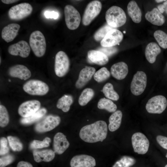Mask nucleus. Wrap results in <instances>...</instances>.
Masks as SVG:
<instances>
[{
    "label": "nucleus",
    "instance_id": "f257e3e1",
    "mask_svg": "<svg viewBox=\"0 0 167 167\" xmlns=\"http://www.w3.org/2000/svg\"><path fill=\"white\" fill-rule=\"evenodd\" d=\"M107 131L106 122L99 120L83 127L80 130L79 136L86 142L94 143L102 142L106 137Z\"/></svg>",
    "mask_w": 167,
    "mask_h": 167
},
{
    "label": "nucleus",
    "instance_id": "f03ea898",
    "mask_svg": "<svg viewBox=\"0 0 167 167\" xmlns=\"http://www.w3.org/2000/svg\"><path fill=\"white\" fill-rule=\"evenodd\" d=\"M105 18L107 23L114 28L123 26L126 20L124 11L122 8L117 6H113L107 11Z\"/></svg>",
    "mask_w": 167,
    "mask_h": 167
},
{
    "label": "nucleus",
    "instance_id": "7ed1b4c3",
    "mask_svg": "<svg viewBox=\"0 0 167 167\" xmlns=\"http://www.w3.org/2000/svg\"><path fill=\"white\" fill-rule=\"evenodd\" d=\"M29 43L30 47L36 56L41 57L45 54L46 49V41L41 31L36 30L31 33Z\"/></svg>",
    "mask_w": 167,
    "mask_h": 167
},
{
    "label": "nucleus",
    "instance_id": "20e7f679",
    "mask_svg": "<svg viewBox=\"0 0 167 167\" xmlns=\"http://www.w3.org/2000/svg\"><path fill=\"white\" fill-rule=\"evenodd\" d=\"M23 89L31 95L43 96L48 92L49 88L46 83L41 80L32 79L27 81L24 84Z\"/></svg>",
    "mask_w": 167,
    "mask_h": 167
},
{
    "label": "nucleus",
    "instance_id": "39448f33",
    "mask_svg": "<svg viewBox=\"0 0 167 167\" xmlns=\"http://www.w3.org/2000/svg\"><path fill=\"white\" fill-rule=\"evenodd\" d=\"M33 8L28 3H21L11 7L8 12L10 19L14 20H22L29 16L32 13Z\"/></svg>",
    "mask_w": 167,
    "mask_h": 167
},
{
    "label": "nucleus",
    "instance_id": "423d86ee",
    "mask_svg": "<svg viewBox=\"0 0 167 167\" xmlns=\"http://www.w3.org/2000/svg\"><path fill=\"white\" fill-rule=\"evenodd\" d=\"M70 66V61L66 54L60 51L56 54L54 63V71L58 77L64 76L68 72Z\"/></svg>",
    "mask_w": 167,
    "mask_h": 167
},
{
    "label": "nucleus",
    "instance_id": "0eeeda50",
    "mask_svg": "<svg viewBox=\"0 0 167 167\" xmlns=\"http://www.w3.org/2000/svg\"><path fill=\"white\" fill-rule=\"evenodd\" d=\"M64 13L68 28L71 30L76 29L81 21V16L79 11L72 6L68 5L65 6Z\"/></svg>",
    "mask_w": 167,
    "mask_h": 167
},
{
    "label": "nucleus",
    "instance_id": "6e6552de",
    "mask_svg": "<svg viewBox=\"0 0 167 167\" xmlns=\"http://www.w3.org/2000/svg\"><path fill=\"white\" fill-rule=\"evenodd\" d=\"M102 7L101 2L98 0L90 2L84 11L82 19V23L84 26L89 25L99 14Z\"/></svg>",
    "mask_w": 167,
    "mask_h": 167
},
{
    "label": "nucleus",
    "instance_id": "1a4fd4ad",
    "mask_svg": "<svg viewBox=\"0 0 167 167\" xmlns=\"http://www.w3.org/2000/svg\"><path fill=\"white\" fill-rule=\"evenodd\" d=\"M167 106L166 98L162 95H157L148 100L146 105V109L149 113L160 114L165 110Z\"/></svg>",
    "mask_w": 167,
    "mask_h": 167
},
{
    "label": "nucleus",
    "instance_id": "9d476101",
    "mask_svg": "<svg viewBox=\"0 0 167 167\" xmlns=\"http://www.w3.org/2000/svg\"><path fill=\"white\" fill-rule=\"evenodd\" d=\"M147 77L143 71H137L134 75L131 84V90L135 96H139L144 91L146 87Z\"/></svg>",
    "mask_w": 167,
    "mask_h": 167
},
{
    "label": "nucleus",
    "instance_id": "9b49d317",
    "mask_svg": "<svg viewBox=\"0 0 167 167\" xmlns=\"http://www.w3.org/2000/svg\"><path fill=\"white\" fill-rule=\"evenodd\" d=\"M60 122L61 118L59 116L49 115L37 123L35 126V129L39 133L49 131L58 126Z\"/></svg>",
    "mask_w": 167,
    "mask_h": 167
},
{
    "label": "nucleus",
    "instance_id": "f8f14e48",
    "mask_svg": "<svg viewBox=\"0 0 167 167\" xmlns=\"http://www.w3.org/2000/svg\"><path fill=\"white\" fill-rule=\"evenodd\" d=\"M131 142L135 152L138 154H144L148 152L149 142L143 134L139 132L134 134L131 137Z\"/></svg>",
    "mask_w": 167,
    "mask_h": 167
},
{
    "label": "nucleus",
    "instance_id": "ddd939ff",
    "mask_svg": "<svg viewBox=\"0 0 167 167\" xmlns=\"http://www.w3.org/2000/svg\"><path fill=\"white\" fill-rule=\"evenodd\" d=\"M41 105L40 101L37 100H31L25 101L19 107L18 113L23 118L27 117L39 110Z\"/></svg>",
    "mask_w": 167,
    "mask_h": 167
},
{
    "label": "nucleus",
    "instance_id": "4468645a",
    "mask_svg": "<svg viewBox=\"0 0 167 167\" xmlns=\"http://www.w3.org/2000/svg\"><path fill=\"white\" fill-rule=\"evenodd\" d=\"M123 34L119 30L114 29L110 30L101 42L102 47L114 46L119 45L123 38Z\"/></svg>",
    "mask_w": 167,
    "mask_h": 167
},
{
    "label": "nucleus",
    "instance_id": "2eb2a0df",
    "mask_svg": "<svg viewBox=\"0 0 167 167\" xmlns=\"http://www.w3.org/2000/svg\"><path fill=\"white\" fill-rule=\"evenodd\" d=\"M30 47L25 41L21 40L17 43L10 45L8 48V52L14 56H19L26 58L29 55L30 52Z\"/></svg>",
    "mask_w": 167,
    "mask_h": 167
},
{
    "label": "nucleus",
    "instance_id": "dca6fc26",
    "mask_svg": "<svg viewBox=\"0 0 167 167\" xmlns=\"http://www.w3.org/2000/svg\"><path fill=\"white\" fill-rule=\"evenodd\" d=\"M71 167H94L95 159L91 156L81 154L74 156L70 161Z\"/></svg>",
    "mask_w": 167,
    "mask_h": 167
},
{
    "label": "nucleus",
    "instance_id": "f3484780",
    "mask_svg": "<svg viewBox=\"0 0 167 167\" xmlns=\"http://www.w3.org/2000/svg\"><path fill=\"white\" fill-rule=\"evenodd\" d=\"M10 76L26 80L29 78L31 75L30 70L25 66L17 64L11 67L8 71Z\"/></svg>",
    "mask_w": 167,
    "mask_h": 167
},
{
    "label": "nucleus",
    "instance_id": "a211bd4d",
    "mask_svg": "<svg viewBox=\"0 0 167 167\" xmlns=\"http://www.w3.org/2000/svg\"><path fill=\"white\" fill-rule=\"evenodd\" d=\"M95 72V69L91 66H86L82 69L75 83V87L78 89L83 87L91 79Z\"/></svg>",
    "mask_w": 167,
    "mask_h": 167
},
{
    "label": "nucleus",
    "instance_id": "6ab92c4d",
    "mask_svg": "<svg viewBox=\"0 0 167 167\" xmlns=\"http://www.w3.org/2000/svg\"><path fill=\"white\" fill-rule=\"evenodd\" d=\"M70 143L66 136L62 133L58 132L54 138L53 148L54 152L58 154L63 153L69 147Z\"/></svg>",
    "mask_w": 167,
    "mask_h": 167
},
{
    "label": "nucleus",
    "instance_id": "aec40b11",
    "mask_svg": "<svg viewBox=\"0 0 167 167\" xmlns=\"http://www.w3.org/2000/svg\"><path fill=\"white\" fill-rule=\"evenodd\" d=\"M20 25L17 24H10L3 28L1 36L5 41L8 43L12 41L18 34Z\"/></svg>",
    "mask_w": 167,
    "mask_h": 167
},
{
    "label": "nucleus",
    "instance_id": "412c9836",
    "mask_svg": "<svg viewBox=\"0 0 167 167\" xmlns=\"http://www.w3.org/2000/svg\"><path fill=\"white\" fill-rule=\"evenodd\" d=\"M128 72L127 64L123 62H119L113 65L110 69L112 75L118 80L124 79Z\"/></svg>",
    "mask_w": 167,
    "mask_h": 167
},
{
    "label": "nucleus",
    "instance_id": "4be33fe9",
    "mask_svg": "<svg viewBox=\"0 0 167 167\" xmlns=\"http://www.w3.org/2000/svg\"><path fill=\"white\" fill-rule=\"evenodd\" d=\"M145 17L151 24L157 26L162 25L165 21L164 15L156 8L148 11L145 14Z\"/></svg>",
    "mask_w": 167,
    "mask_h": 167
},
{
    "label": "nucleus",
    "instance_id": "5701e85b",
    "mask_svg": "<svg viewBox=\"0 0 167 167\" xmlns=\"http://www.w3.org/2000/svg\"><path fill=\"white\" fill-rule=\"evenodd\" d=\"M88 57L90 62L99 65H105L109 61L108 57L104 54L98 50H89L88 52Z\"/></svg>",
    "mask_w": 167,
    "mask_h": 167
},
{
    "label": "nucleus",
    "instance_id": "b1692460",
    "mask_svg": "<svg viewBox=\"0 0 167 167\" xmlns=\"http://www.w3.org/2000/svg\"><path fill=\"white\" fill-rule=\"evenodd\" d=\"M161 50L158 45L155 42H151L147 45L145 51V57L151 63L156 61L157 56L161 52Z\"/></svg>",
    "mask_w": 167,
    "mask_h": 167
},
{
    "label": "nucleus",
    "instance_id": "393cba45",
    "mask_svg": "<svg viewBox=\"0 0 167 167\" xmlns=\"http://www.w3.org/2000/svg\"><path fill=\"white\" fill-rule=\"evenodd\" d=\"M33 155L34 160L38 163L42 161H50L54 159L55 156V152L50 149L41 151L34 150Z\"/></svg>",
    "mask_w": 167,
    "mask_h": 167
},
{
    "label": "nucleus",
    "instance_id": "a878e982",
    "mask_svg": "<svg viewBox=\"0 0 167 167\" xmlns=\"http://www.w3.org/2000/svg\"><path fill=\"white\" fill-rule=\"evenodd\" d=\"M127 8L128 14L132 20L135 23H139L141 20L142 13L137 3L133 0L130 1Z\"/></svg>",
    "mask_w": 167,
    "mask_h": 167
},
{
    "label": "nucleus",
    "instance_id": "bb28decb",
    "mask_svg": "<svg viewBox=\"0 0 167 167\" xmlns=\"http://www.w3.org/2000/svg\"><path fill=\"white\" fill-rule=\"evenodd\" d=\"M122 116V113L120 110L116 111L110 116L108 128L110 131H114L119 128L121 124Z\"/></svg>",
    "mask_w": 167,
    "mask_h": 167
},
{
    "label": "nucleus",
    "instance_id": "cd10ccee",
    "mask_svg": "<svg viewBox=\"0 0 167 167\" xmlns=\"http://www.w3.org/2000/svg\"><path fill=\"white\" fill-rule=\"evenodd\" d=\"M73 102V96L70 95H64L60 98L57 102L56 106L64 112L68 111L70 106Z\"/></svg>",
    "mask_w": 167,
    "mask_h": 167
},
{
    "label": "nucleus",
    "instance_id": "c85d7f7f",
    "mask_svg": "<svg viewBox=\"0 0 167 167\" xmlns=\"http://www.w3.org/2000/svg\"><path fill=\"white\" fill-rule=\"evenodd\" d=\"M47 110L45 108L40 109L32 115L25 118H23L20 120L21 123L24 125H29L38 121L45 115Z\"/></svg>",
    "mask_w": 167,
    "mask_h": 167
},
{
    "label": "nucleus",
    "instance_id": "c756f323",
    "mask_svg": "<svg viewBox=\"0 0 167 167\" xmlns=\"http://www.w3.org/2000/svg\"><path fill=\"white\" fill-rule=\"evenodd\" d=\"M97 107L100 109H104L111 113L114 112L117 109V105L112 101L105 98L100 99L97 104Z\"/></svg>",
    "mask_w": 167,
    "mask_h": 167
},
{
    "label": "nucleus",
    "instance_id": "7c9ffc66",
    "mask_svg": "<svg viewBox=\"0 0 167 167\" xmlns=\"http://www.w3.org/2000/svg\"><path fill=\"white\" fill-rule=\"evenodd\" d=\"M94 92L92 88H87L84 89L80 96L78 102L79 105L84 106L86 105L93 97Z\"/></svg>",
    "mask_w": 167,
    "mask_h": 167
},
{
    "label": "nucleus",
    "instance_id": "2f4dec72",
    "mask_svg": "<svg viewBox=\"0 0 167 167\" xmlns=\"http://www.w3.org/2000/svg\"><path fill=\"white\" fill-rule=\"evenodd\" d=\"M107 98L114 101H118L119 98L118 93L114 90L113 85L110 83H106L101 90Z\"/></svg>",
    "mask_w": 167,
    "mask_h": 167
},
{
    "label": "nucleus",
    "instance_id": "473e14b6",
    "mask_svg": "<svg viewBox=\"0 0 167 167\" xmlns=\"http://www.w3.org/2000/svg\"><path fill=\"white\" fill-rule=\"evenodd\" d=\"M110 76V73L107 68L103 67L95 72L94 79L98 82H102L108 79Z\"/></svg>",
    "mask_w": 167,
    "mask_h": 167
},
{
    "label": "nucleus",
    "instance_id": "72a5a7b5",
    "mask_svg": "<svg viewBox=\"0 0 167 167\" xmlns=\"http://www.w3.org/2000/svg\"><path fill=\"white\" fill-rule=\"evenodd\" d=\"M114 29L115 28L110 26L107 23L95 32L94 35V38L96 41H101L110 30Z\"/></svg>",
    "mask_w": 167,
    "mask_h": 167
},
{
    "label": "nucleus",
    "instance_id": "f704fd0d",
    "mask_svg": "<svg viewBox=\"0 0 167 167\" xmlns=\"http://www.w3.org/2000/svg\"><path fill=\"white\" fill-rule=\"evenodd\" d=\"M154 36L159 45L164 49L167 48V34L161 30H157L154 33Z\"/></svg>",
    "mask_w": 167,
    "mask_h": 167
},
{
    "label": "nucleus",
    "instance_id": "c9c22d12",
    "mask_svg": "<svg viewBox=\"0 0 167 167\" xmlns=\"http://www.w3.org/2000/svg\"><path fill=\"white\" fill-rule=\"evenodd\" d=\"M7 138L9 146L13 151L19 152L22 150L23 144L19 139L12 136H8Z\"/></svg>",
    "mask_w": 167,
    "mask_h": 167
},
{
    "label": "nucleus",
    "instance_id": "e433bc0d",
    "mask_svg": "<svg viewBox=\"0 0 167 167\" xmlns=\"http://www.w3.org/2000/svg\"><path fill=\"white\" fill-rule=\"evenodd\" d=\"M9 118L8 111L6 107L2 105H0V126L5 127L8 124Z\"/></svg>",
    "mask_w": 167,
    "mask_h": 167
},
{
    "label": "nucleus",
    "instance_id": "4c0bfd02",
    "mask_svg": "<svg viewBox=\"0 0 167 167\" xmlns=\"http://www.w3.org/2000/svg\"><path fill=\"white\" fill-rule=\"evenodd\" d=\"M51 139L49 138L46 137L42 141L33 140L31 143L30 147L31 149L41 148L49 146Z\"/></svg>",
    "mask_w": 167,
    "mask_h": 167
},
{
    "label": "nucleus",
    "instance_id": "58836bf2",
    "mask_svg": "<svg viewBox=\"0 0 167 167\" xmlns=\"http://www.w3.org/2000/svg\"><path fill=\"white\" fill-rule=\"evenodd\" d=\"M135 163V161L134 159L128 158L126 156H123L117 161L113 167H130Z\"/></svg>",
    "mask_w": 167,
    "mask_h": 167
},
{
    "label": "nucleus",
    "instance_id": "ea45409f",
    "mask_svg": "<svg viewBox=\"0 0 167 167\" xmlns=\"http://www.w3.org/2000/svg\"><path fill=\"white\" fill-rule=\"evenodd\" d=\"M98 50L102 52L108 57L115 54L118 52V49L114 46L107 47L102 46L98 49Z\"/></svg>",
    "mask_w": 167,
    "mask_h": 167
},
{
    "label": "nucleus",
    "instance_id": "a19ab883",
    "mask_svg": "<svg viewBox=\"0 0 167 167\" xmlns=\"http://www.w3.org/2000/svg\"><path fill=\"white\" fill-rule=\"evenodd\" d=\"M14 159V156L10 154L2 157L0 158V167H5L13 162Z\"/></svg>",
    "mask_w": 167,
    "mask_h": 167
},
{
    "label": "nucleus",
    "instance_id": "79ce46f5",
    "mask_svg": "<svg viewBox=\"0 0 167 167\" xmlns=\"http://www.w3.org/2000/svg\"><path fill=\"white\" fill-rule=\"evenodd\" d=\"M0 155L2 156L7 154L9 151V148L7 146V140L5 137L1 138L0 140Z\"/></svg>",
    "mask_w": 167,
    "mask_h": 167
},
{
    "label": "nucleus",
    "instance_id": "37998d69",
    "mask_svg": "<svg viewBox=\"0 0 167 167\" xmlns=\"http://www.w3.org/2000/svg\"><path fill=\"white\" fill-rule=\"evenodd\" d=\"M156 140L158 143L162 147L167 150V137L158 135L156 137Z\"/></svg>",
    "mask_w": 167,
    "mask_h": 167
},
{
    "label": "nucleus",
    "instance_id": "c03bdc74",
    "mask_svg": "<svg viewBox=\"0 0 167 167\" xmlns=\"http://www.w3.org/2000/svg\"><path fill=\"white\" fill-rule=\"evenodd\" d=\"M44 15L47 18L54 19H56L59 16L58 13L54 11H46L44 13Z\"/></svg>",
    "mask_w": 167,
    "mask_h": 167
},
{
    "label": "nucleus",
    "instance_id": "a18cd8bd",
    "mask_svg": "<svg viewBox=\"0 0 167 167\" xmlns=\"http://www.w3.org/2000/svg\"><path fill=\"white\" fill-rule=\"evenodd\" d=\"M17 167H33L30 163L24 161H20L17 164Z\"/></svg>",
    "mask_w": 167,
    "mask_h": 167
},
{
    "label": "nucleus",
    "instance_id": "49530a36",
    "mask_svg": "<svg viewBox=\"0 0 167 167\" xmlns=\"http://www.w3.org/2000/svg\"><path fill=\"white\" fill-rule=\"evenodd\" d=\"M157 8L158 10L162 14L165 11V7L163 4L158 5Z\"/></svg>",
    "mask_w": 167,
    "mask_h": 167
},
{
    "label": "nucleus",
    "instance_id": "de8ad7c7",
    "mask_svg": "<svg viewBox=\"0 0 167 167\" xmlns=\"http://www.w3.org/2000/svg\"><path fill=\"white\" fill-rule=\"evenodd\" d=\"M19 0H2V2L6 4H12L18 1Z\"/></svg>",
    "mask_w": 167,
    "mask_h": 167
},
{
    "label": "nucleus",
    "instance_id": "09e8293b",
    "mask_svg": "<svg viewBox=\"0 0 167 167\" xmlns=\"http://www.w3.org/2000/svg\"><path fill=\"white\" fill-rule=\"evenodd\" d=\"M166 0H155V1L159 3L160 2H162L163 1H165Z\"/></svg>",
    "mask_w": 167,
    "mask_h": 167
},
{
    "label": "nucleus",
    "instance_id": "8fccbe9b",
    "mask_svg": "<svg viewBox=\"0 0 167 167\" xmlns=\"http://www.w3.org/2000/svg\"><path fill=\"white\" fill-rule=\"evenodd\" d=\"M165 11L166 12V13L167 14V7H166L165 9Z\"/></svg>",
    "mask_w": 167,
    "mask_h": 167
},
{
    "label": "nucleus",
    "instance_id": "3c124183",
    "mask_svg": "<svg viewBox=\"0 0 167 167\" xmlns=\"http://www.w3.org/2000/svg\"><path fill=\"white\" fill-rule=\"evenodd\" d=\"M167 158V153L166 155V156H165Z\"/></svg>",
    "mask_w": 167,
    "mask_h": 167
},
{
    "label": "nucleus",
    "instance_id": "603ef678",
    "mask_svg": "<svg viewBox=\"0 0 167 167\" xmlns=\"http://www.w3.org/2000/svg\"><path fill=\"white\" fill-rule=\"evenodd\" d=\"M165 167H167V164L165 165Z\"/></svg>",
    "mask_w": 167,
    "mask_h": 167
},
{
    "label": "nucleus",
    "instance_id": "864d4df0",
    "mask_svg": "<svg viewBox=\"0 0 167 167\" xmlns=\"http://www.w3.org/2000/svg\"><path fill=\"white\" fill-rule=\"evenodd\" d=\"M1 63V58H0V63Z\"/></svg>",
    "mask_w": 167,
    "mask_h": 167
}]
</instances>
